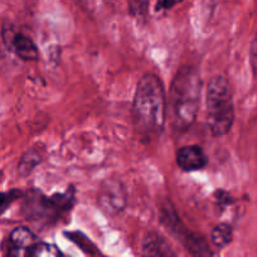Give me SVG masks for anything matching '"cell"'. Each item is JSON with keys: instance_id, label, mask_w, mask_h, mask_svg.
<instances>
[{"instance_id": "obj_1", "label": "cell", "mask_w": 257, "mask_h": 257, "mask_svg": "<svg viewBox=\"0 0 257 257\" xmlns=\"http://www.w3.org/2000/svg\"><path fill=\"white\" fill-rule=\"evenodd\" d=\"M133 118L142 137H157L167 120L164 85L157 75L147 73L139 80L133 103Z\"/></svg>"}, {"instance_id": "obj_2", "label": "cell", "mask_w": 257, "mask_h": 257, "mask_svg": "<svg viewBox=\"0 0 257 257\" xmlns=\"http://www.w3.org/2000/svg\"><path fill=\"white\" fill-rule=\"evenodd\" d=\"M201 76L192 66L182 67L170 85L167 116L175 130L184 132L194 123L201 102Z\"/></svg>"}, {"instance_id": "obj_3", "label": "cell", "mask_w": 257, "mask_h": 257, "mask_svg": "<svg viewBox=\"0 0 257 257\" xmlns=\"http://www.w3.org/2000/svg\"><path fill=\"white\" fill-rule=\"evenodd\" d=\"M207 125L213 137H224L234 121V106L231 88L226 78L213 76L207 85Z\"/></svg>"}, {"instance_id": "obj_4", "label": "cell", "mask_w": 257, "mask_h": 257, "mask_svg": "<svg viewBox=\"0 0 257 257\" xmlns=\"http://www.w3.org/2000/svg\"><path fill=\"white\" fill-rule=\"evenodd\" d=\"M75 202L72 190L64 194H54L47 198L39 190H31L24 199L23 213L29 221H43L46 223L54 222L70 211Z\"/></svg>"}, {"instance_id": "obj_5", "label": "cell", "mask_w": 257, "mask_h": 257, "mask_svg": "<svg viewBox=\"0 0 257 257\" xmlns=\"http://www.w3.org/2000/svg\"><path fill=\"white\" fill-rule=\"evenodd\" d=\"M163 224L168 228V231L172 232L178 241L182 242L183 246L185 247L188 252L192 257H213L211 248H209L208 243L202 237L201 234L192 232L188 229L184 224L180 222L177 214L172 209H164L160 216Z\"/></svg>"}, {"instance_id": "obj_6", "label": "cell", "mask_w": 257, "mask_h": 257, "mask_svg": "<svg viewBox=\"0 0 257 257\" xmlns=\"http://www.w3.org/2000/svg\"><path fill=\"white\" fill-rule=\"evenodd\" d=\"M2 37L3 42L8 49L17 54L23 61H37L39 57V52L34 42L26 34L21 33L14 28L13 24L4 23L2 28Z\"/></svg>"}, {"instance_id": "obj_7", "label": "cell", "mask_w": 257, "mask_h": 257, "mask_svg": "<svg viewBox=\"0 0 257 257\" xmlns=\"http://www.w3.org/2000/svg\"><path fill=\"white\" fill-rule=\"evenodd\" d=\"M98 203L106 213H121L126 207V193L121 183L112 179L102 183L98 194Z\"/></svg>"}, {"instance_id": "obj_8", "label": "cell", "mask_w": 257, "mask_h": 257, "mask_svg": "<svg viewBox=\"0 0 257 257\" xmlns=\"http://www.w3.org/2000/svg\"><path fill=\"white\" fill-rule=\"evenodd\" d=\"M37 242L36 236L31 229L26 227H18L9 237L8 256L9 257H31L32 249Z\"/></svg>"}, {"instance_id": "obj_9", "label": "cell", "mask_w": 257, "mask_h": 257, "mask_svg": "<svg viewBox=\"0 0 257 257\" xmlns=\"http://www.w3.org/2000/svg\"><path fill=\"white\" fill-rule=\"evenodd\" d=\"M177 163L185 172L203 169L208 164L206 153L198 145L183 147L177 153Z\"/></svg>"}, {"instance_id": "obj_10", "label": "cell", "mask_w": 257, "mask_h": 257, "mask_svg": "<svg viewBox=\"0 0 257 257\" xmlns=\"http://www.w3.org/2000/svg\"><path fill=\"white\" fill-rule=\"evenodd\" d=\"M142 257H177V254L164 237L149 232L142 242Z\"/></svg>"}, {"instance_id": "obj_11", "label": "cell", "mask_w": 257, "mask_h": 257, "mask_svg": "<svg viewBox=\"0 0 257 257\" xmlns=\"http://www.w3.org/2000/svg\"><path fill=\"white\" fill-rule=\"evenodd\" d=\"M39 163H41V155L37 150H28L24 153L18 164V172L21 177H27L31 174Z\"/></svg>"}, {"instance_id": "obj_12", "label": "cell", "mask_w": 257, "mask_h": 257, "mask_svg": "<svg viewBox=\"0 0 257 257\" xmlns=\"http://www.w3.org/2000/svg\"><path fill=\"white\" fill-rule=\"evenodd\" d=\"M232 236H233V232H232L231 226L222 223L214 227L211 237L214 246L218 248H223L232 241Z\"/></svg>"}, {"instance_id": "obj_13", "label": "cell", "mask_w": 257, "mask_h": 257, "mask_svg": "<svg viewBox=\"0 0 257 257\" xmlns=\"http://www.w3.org/2000/svg\"><path fill=\"white\" fill-rule=\"evenodd\" d=\"M31 257H66L62 253L61 249L51 243H37L32 249Z\"/></svg>"}, {"instance_id": "obj_14", "label": "cell", "mask_w": 257, "mask_h": 257, "mask_svg": "<svg viewBox=\"0 0 257 257\" xmlns=\"http://www.w3.org/2000/svg\"><path fill=\"white\" fill-rule=\"evenodd\" d=\"M150 0H128V9L133 17L139 21L147 18Z\"/></svg>"}, {"instance_id": "obj_15", "label": "cell", "mask_w": 257, "mask_h": 257, "mask_svg": "<svg viewBox=\"0 0 257 257\" xmlns=\"http://www.w3.org/2000/svg\"><path fill=\"white\" fill-rule=\"evenodd\" d=\"M22 196V192L17 189H12L9 192L0 193V214H3L7 209L11 207V204L14 201L19 198Z\"/></svg>"}, {"instance_id": "obj_16", "label": "cell", "mask_w": 257, "mask_h": 257, "mask_svg": "<svg viewBox=\"0 0 257 257\" xmlns=\"http://www.w3.org/2000/svg\"><path fill=\"white\" fill-rule=\"evenodd\" d=\"M249 58H251V67L254 75L257 76V33L254 36L251 44V51H249Z\"/></svg>"}, {"instance_id": "obj_17", "label": "cell", "mask_w": 257, "mask_h": 257, "mask_svg": "<svg viewBox=\"0 0 257 257\" xmlns=\"http://www.w3.org/2000/svg\"><path fill=\"white\" fill-rule=\"evenodd\" d=\"M180 2H183V0H158L155 11L162 12V11H167V9H172L173 7L177 6V4L180 3Z\"/></svg>"}, {"instance_id": "obj_18", "label": "cell", "mask_w": 257, "mask_h": 257, "mask_svg": "<svg viewBox=\"0 0 257 257\" xmlns=\"http://www.w3.org/2000/svg\"><path fill=\"white\" fill-rule=\"evenodd\" d=\"M76 2L87 13H92L95 9V0H76Z\"/></svg>"}]
</instances>
